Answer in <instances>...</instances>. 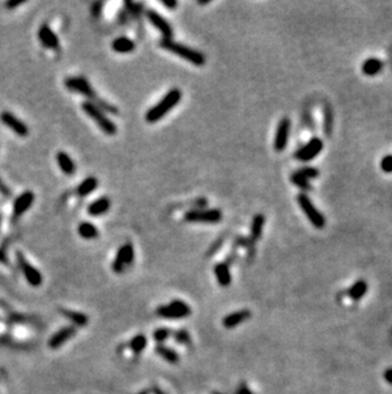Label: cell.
<instances>
[{"instance_id":"cell-14","label":"cell","mask_w":392,"mask_h":394,"mask_svg":"<svg viewBox=\"0 0 392 394\" xmlns=\"http://www.w3.org/2000/svg\"><path fill=\"white\" fill-rule=\"evenodd\" d=\"M38 40H40L41 45H43L47 49H57L60 45L59 39L56 36V33L50 28V26L47 23H43L38 28Z\"/></svg>"},{"instance_id":"cell-45","label":"cell","mask_w":392,"mask_h":394,"mask_svg":"<svg viewBox=\"0 0 392 394\" xmlns=\"http://www.w3.org/2000/svg\"><path fill=\"white\" fill-rule=\"evenodd\" d=\"M1 222H3V216L0 213V229H1Z\"/></svg>"},{"instance_id":"cell-33","label":"cell","mask_w":392,"mask_h":394,"mask_svg":"<svg viewBox=\"0 0 392 394\" xmlns=\"http://www.w3.org/2000/svg\"><path fill=\"white\" fill-rule=\"evenodd\" d=\"M125 10L131 14V16L139 17L143 13V5L139 3H130V1H128Z\"/></svg>"},{"instance_id":"cell-31","label":"cell","mask_w":392,"mask_h":394,"mask_svg":"<svg viewBox=\"0 0 392 394\" xmlns=\"http://www.w3.org/2000/svg\"><path fill=\"white\" fill-rule=\"evenodd\" d=\"M119 252L121 253L126 267L134 262V255H135V252H134V248H132L131 244H129L128 242V244H125V245H122L121 248L119 249Z\"/></svg>"},{"instance_id":"cell-35","label":"cell","mask_w":392,"mask_h":394,"mask_svg":"<svg viewBox=\"0 0 392 394\" xmlns=\"http://www.w3.org/2000/svg\"><path fill=\"white\" fill-rule=\"evenodd\" d=\"M169 335H171V331H169V329H166V328H159V329H157L154 333H153V338H154L157 342H159V343L163 341H166Z\"/></svg>"},{"instance_id":"cell-30","label":"cell","mask_w":392,"mask_h":394,"mask_svg":"<svg viewBox=\"0 0 392 394\" xmlns=\"http://www.w3.org/2000/svg\"><path fill=\"white\" fill-rule=\"evenodd\" d=\"M290 181L293 182V184L296 186L300 188V189L311 190L310 180L307 179V177H304L303 175H300V174L298 173V171H296V173L292 174V176H290Z\"/></svg>"},{"instance_id":"cell-36","label":"cell","mask_w":392,"mask_h":394,"mask_svg":"<svg viewBox=\"0 0 392 394\" xmlns=\"http://www.w3.org/2000/svg\"><path fill=\"white\" fill-rule=\"evenodd\" d=\"M381 170L386 174H392V155H387L381 159Z\"/></svg>"},{"instance_id":"cell-21","label":"cell","mask_w":392,"mask_h":394,"mask_svg":"<svg viewBox=\"0 0 392 394\" xmlns=\"http://www.w3.org/2000/svg\"><path fill=\"white\" fill-rule=\"evenodd\" d=\"M265 216L262 213H257V215L254 216L252 218V223H251V229H250V240L252 242H256L259 238L262 235V230H264V225H265Z\"/></svg>"},{"instance_id":"cell-43","label":"cell","mask_w":392,"mask_h":394,"mask_svg":"<svg viewBox=\"0 0 392 394\" xmlns=\"http://www.w3.org/2000/svg\"><path fill=\"white\" fill-rule=\"evenodd\" d=\"M385 379L386 381H389L390 384H392V369L385 371Z\"/></svg>"},{"instance_id":"cell-38","label":"cell","mask_w":392,"mask_h":394,"mask_svg":"<svg viewBox=\"0 0 392 394\" xmlns=\"http://www.w3.org/2000/svg\"><path fill=\"white\" fill-rule=\"evenodd\" d=\"M0 196L4 197V198H7V199H9L10 197H12V192H10V189L8 188L7 184L3 181L1 177H0Z\"/></svg>"},{"instance_id":"cell-40","label":"cell","mask_w":392,"mask_h":394,"mask_svg":"<svg viewBox=\"0 0 392 394\" xmlns=\"http://www.w3.org/2000/svg\"><path fill=\"white\" fill-rule=\"evenodd\" d=\"M23 3H24L23 0H18V1H13V0H10V1H7V3H5V7H7L8 9H13V8L22 5Z\"/></svg>"},{"instance_id":"cell-29","label":"cell","mask_w":392,"mask_h":394,"mask_svg":"<svg viewBox=\"0 0 392 394\" xmlns=\"http://www.w3.org/2000/svg\"><path fill=\"white\" fill-rule=\"evenodd\" d=\"M145 346H147V338H145V335H135L131 341L129 342V347H130V350L136 355L140 354L142 351H144Z\"/></svg>"},{"instance_id":"cell-32","label":"cell","mask_w":392,"mask_h":394,"mask_svg":"<svg viewBox=\"0 0 392 394\" xmlns=\"http://www.w3.org/2000/svg\"><path fill=\"white\" fill-rule=\"evenodd\" d=\"M225 237H227V236L223 235V236H221V237H218L217 240H215V241L213 242V245H211L210 248H209L208 253H206V256H208V258H211V256H213V255H214L215 253H218L219 250H221L222 246L224 245Z\"/></svg>"},{"instance_id":"cell-16","label":"cell","mask_w":392,"mask_h":394,"mask_svg":"<svg viewBox=\"0 0 392 394\" xmlns=\"http://www.w3.org/2000/svg\"><path fill=\"white\" fill-rule=\"evenodd\" d=\"M111 49L117 54H130L136 49V43L129 37L120 36L112 41Z\"/></svg>"},{"instance_id":"cell-2","label":"cell","mask_w":392,"mask_h":394,"mask_svg":"<svg viewBox=\"0 0 392 394\" xmlns=\"http://www.w3.org/2000/svg\"><path fill=\"white\" fill-rule=\"evenodd\" d=\"M159 46L169 51V53L175 54L177 57L182 58V59L187 60L188 63H191L195 66H204L205 63H206V58H205L204 54H201L200 51L192 49V47L176 42L172 39H162L159 41Z\"/></svg>"},{"instance_id":"cell-42","label":"cell","mask_w":392,"mask_h":394,"mask_svg":"<svg viewBox=\"0 0 392 394\" xmlns=\"http://www.w3.org/2000/svg\"><path fill=\"white\" fill-rule=\"evenodd\" d=\"M0 262L4 263V264H8L7 254H5V250L3 248H0Z\"/></svg>"},{"instance_id":"cell-39","label":"cell","mask_w":392,"mask_h":394,"mask_svg":"<svg viewBox=\"0 0 392 394\" xmlns=\"http://www.w3.org/2000/svg\"><path fill=\"white\" fill-rule=\"evenodd\" d=\"M161 3L163 4L165 7H167L168 9H175V8L178 5V3L175 1V0H162Z\"/></svg>"},{"instance_id":"cell-27","label":"cell","mask_w":392,"mask_h":394,"mask_svg":"<svg viewBox=\"0 0 392 394\" xmlns=\"http://www.w3.org/2000/svg\"><path fill=\"white\" fill-rule=\"evenodd\" d=\"M155 351H157V354H158L163 360H166V361L169 362V364H177L178 362L177 352H175L173 350H171V348L158 345L157 348H155Z\"/></svg>"},{"instance_id":"cell-23","label":"cell","mask_w":392,"mask_h":394,"mask_svg":"<svg viewBox=\"0 0 392 394\" xmlns=\"http://www.w3.org/2000/svg\"><path fill=\"white\" fill-rule=\"evenodd\" d=\"M97 186H98V180L94 176H88L78 185L76 194L79 197H87L92 192H94L97 189Z\"/></svg>"},{"instance_id":"cell-7","label":"cell","mask_w":392,"mask_h":394,"mask_svg":"<svg viewBox=\"0 0 392 394\" xmlns=\"http://www.w3.org/2000/svg\"><path fill=\"white\" fill-rule=\"evenodd\" d=\"M223 218L221 209H191L184 215V219L190 223L205 222V223H217Z\"/></svg>"},{"instance_id":"cell-41","label":"cell","mask_w":392,"mask_h":394,"mask_svg":"<svg viewBox=\"0 0 392 394\" xmlns=\"http://www.w3.org/2000/svg\"><path fill=\"white\" fill-rule=\"evenodd\" d=\"M101 7H102V3H93L92 14H94L96 17H98L99 13H101Z\"/></svg>"},{"instance_id":"cell-4","label":"cell","mask_w":392,"mask_h":394,"mask_svg":"<svg viewBox=\"0 0 392 394\" xmlns=\"http://www.w3.org/2000/svg\"><path fill=\"white\" fill-rule=\"evenodd\" d=\"M297 202L299 204L302 212L304 213L307 218L310 219V222L312 223V226L315 229L321 230L325 227L326 225V219L323 217L322 213L316 208V205L313 204V202L311 200V198L307 196L306 193H300L297 197Z\"/></svg>"},{"instance_id":"cell-1","label":"cell","mask_w":392,"mask_h":394,"mask_svg":"<svg viewBox=\"0 0 392 394\" xmlns=\"http://www.w3.org/2000/svg\"><path fill=\"white\" fill-rule=\"evenodd\" d=\"M182 98V92L178 88H172L167 92L165 97H162L157 105L152 106L145 114L147 123L154 124L162 118H165L172 109H175Z\"/></svg>"},{"instance_id":"cell-20","label":"cell","mask_w":392,"mask_h":394,"mask_svg":"<svg viewBox=\"0 0 392 394\" xmlns=\"http://www.w3.org/2000/svg\"><path fill=\"white\" fill-rule=\"evenodd\" d=\"M250 310H240V312H234L232 314L227 315L225 318L223 319V325L224 328L232 329L236 328L237 325H240L241 323H243L244 320H247L250 318Z\"/></svg>"},{"instance_id":"cell-11","label":"cell","mask_w":392,"mask_h":394,"mask_svg":"<svg viewBox=\"0 0 392 394\" xmlns=\"http://www.w3.org/2000/svg\"><path fill=\"white\" fill-rule=\"evenodd\" d=\"M17 259H18V264H19L20 269L23 272L27 282H28L32 287H38L43 281L40 272L37 271L33 265H31L30 263H28V260L24 258L23 253L17 252Z\"/></svg>"},{"instance_id":"cell-12","label":"cell","mask_w":392,"mask_h":394,"mask_svg":"<svg viewBox=\"0 0 392 394\" xmlns=\"http://www.w3.org/2000/svg\"><path fill=\"white\" fill-rule=\"evenodd\" d=\"M145 16L148 18V20L150 22L152 26H154L159 32L162 33L163 39H172V26L168 23V20H166L165 17H162L161 14L157 13L155 10L153 9H148L145 12Z\"/></svg>"},{"instance_id":"cell-6","label":"cell","mask_w":392,"mask_h":394,"mask_svg":"<svg viewBox=\"0 0 392 394\" xmlns=\"http://www.w3.org/2000/svg\"><path fill=\"white\" fill-rule=\"evenodd\" d=\"M157 315L165 319H182L187 318L191 314V309L186 302L181 300H175L168 305H162L155 310Z\"/></svg>"},{"instance_id":"cell-17","label":"cell","mask_w":392,"mask_h":394,"mask_svg":"<svg viewBox=\"0 0 392 394\" xmlns=\"http://www.w3.org/2000/svg\"><path fill=\"white\" fill-rule=\"evenodd\" d=\"M56 162L59 165V169L61 170L65 175L73 176L75 174L76 171L75 163H74L72 157H70L66 152H64V151H59V152H57V155H56Z\"/></svg>"},{"instance_id":"cell-28","label":"cell","mask_w":392,"mask_h":394,"mask_svg":"<svg viewBox=\"0 0 392 394\" xmlns=\"http://www.w3.org/2000/svg\"><path fill=\"white\" fill-rule=\"evenodd\" d=\"M331 130H333V110L330 105H325L323 107V132L326 137L331 136Z\"/></svg>"},{"instance_id":"cell-37","label":"cell","mask_w":392,"mask_h":394,"mask_svg":"<svg viewBox=\"0 0 392 394\" xmlns=\"http://www.w3.org/2000/svg\"><path fill=\"white\" fill-rule=\"evenodd\" d=\"M175 339L178 343H190V335L186 331H177L175 333Z\"/></svg>"},{"instance_id":"cell-10","label":"cell","mask_w":392,"mask_h":394,"mask_svg":"<svg viewBox=\"0 0 392 394\" xmlns=\"http://www.w3.org/2000/svg\"><path fill=\"white\" fill-rule=\"evenodd\" d=\"M0 121L7 126V128H9L10 130H13L18 137L26 138L30 134V129L26 125V123L22 121L19 118H17L10 111H3V113L0 114Z\"/></svg>"},{"instance_id":"cell-8","label":"cell","mask_w":392,"mask_h":394,"mask_svg":"<svg viewBox=\"0 0 392 394\" xmlns=\"http://www.w3.org/2000/svg\"><path fill=\"white\" fill-rule=\"evenodd\" d=\"M323 149V142L321 138L318 137H315L308 143H306L303 147H300L296 153H294V157L296 159L300 161V162H308V161H312L313 158H316L318 155L321 153V151Z\"/></svg>"},{"instance_id":"cell-19","label":"cell","mask_w":392,"mask_h":394,"mask_svg":"<svg viewBox=\"0 0 392 394\" xmlns=\"http://www.w3.org/2000/svg\"><path fill=\"white\" fill-rule=\"evenodd\" d=\"M214 273L222 287H228L231 285L232 276L231 271H229V264L227 262L217 263L214 267Z\"/></svg>"},{"instance_id":"cell-18","label":"cell","mask_w":392,"mask_h":394,"mask_svg":"<svg viewBox=\"0 0 392 394\" xmlns=\"http://www.w3.org/2000/svg\"><path fill=\"white\" fill-rule=\"evenodd\" d=\"M111 208V200L107 197H102V198L96 199L94 202H92L88 205V215L92 217H98V216L105 215L106 212H109V209Z\"/></svg>"},{"instance_id":"cell-26","label":"cell","mask_w":392,"mask_h":394,"mask_svg":"<svg viewBox=\"0 0 392 394\" xmlns=\"http://www.w3.org/2000/svg\"><path fill=\"white\" fill-rule=\"evenodd\" d=\"M367 290H368V285H367L366 282L360 279V281H356L355 283H354V285L349 288L348 294H349L350 298L358 301V300H360L363 296L366 295Z\"/></svg>"},{"instance_id":"cell-22","label":"cell","mask_w":392,"mask_h":394,"mask_svg":"<svg viewBox=\"0 0 392 394\" xmlns=\"http://www.w3.org/2000/svg\"><path fill=\"white\" fill-rule=\"evenodd\" d=\"M383 63L377 58H369L367 59L362 65V72L364 76L368 77H374L382 70Z\"/></svg>"},{"instance_id":"cell-5","label":"cell","mask_w":392,"mask_h":394,"mask_svg":"<svg viewBox=\"0 0 392 394\" xmlns=\"http://www.w3.org/2000/svg\"><path fill=\"white\" fill-rule=\"evenodd\" d=\"M64 84L72 92L79 93L82 96L87 97L89 102L94 103L99 98L94 88L91 86V83L88 82L86 77H69V78H66Z\"/></svg>"},{"instance_id":"cell-15","label":"cell","mask_w":392,"mask_h":394,"mask_svg":"<svg viewBox=\"0 0 392 394\" xmlns=\"http://www.w3.org/2000/svg\"><path fill=\"white\" fill-rule=\"evenodd\" d=\"M74 335H75V327L74 325L60 329L59 332H56L55 335L50 338L49 347L53 348V350H56V348H59L61 345H64L66 341H69Z\"/></svg>"},{"instance_id":"cell-9","label":"cell","mask_w":392,"mask_h":394,"mask_svg":"<svg viewBox=\"0 0 392 394\" xmlns=\"http://www.w3.org/2000/svg\"><path fill=\"white\" fill-rule=\"evenodd\" d=\"M290 126L292 123L289 118H283L278 124L275 137H274V149L277 152H283L284 149L287 148L290 137Z\"/></svg>"},{"instance_id":"cell-13","label":"cell","mask_w":392,"mask_h":394,"mask_svg":"<svg viewBox=\"0 0 392 394\" xmlns=\"http://www.w3.org/2000/svg\"><path fill=\"white\" fill-rule=\"evenodd\" d=\"M35 202V193L31 190H26L20 194L18 198L14 200L13 204V216L14 217H20L22 215L28 211L32 207Z\"/></svg>"},{"instance_id":"cell-24","label":"cell","mask_w":392,"mask_h":394,"mask_svg":"<svg viewBox=\"0 0 392 394\" xmlns=\"http://www.w3.org/2000/svg\"><path fill=\"white\" fill-rule=\"evenodd\" d=\"M78 234L82 238H86V240H93V238H97L99 236V231L97 230V227L91 222H80L79 226H78Z\"/></svg>"},{"instance_id":"cell-44","label":"cell","mask_w":392,"mask_h":394,"mask_svg":"<svg viewBox=\"0 0 392 394\" xmlns=\"http://www.w3.org/2000/svg\"><path fill=\"white\" fill-rule=\"evenodd\" d=\"M238 394H251V392L248 391L247 387H242L240 391H238Z\"/></svg>"},{"instance_id":"cell-3","label":"cell","mask_w":392,"mask_h":394,"mask_svg":"<svg viewBox=\"0 0 392 394\" xmlns=\"http://www.w3.org/2000/svg\"><path fill=\"white\" fill-rule=\"evenodd\" d=\"M82 110L83 113L96 123V125L105 133L106 136H116L117 126L115 125V123H112L109 116L106 115L102 110L98 109L94 103L86 101L82 103Z\"/></svg>"},{"instance_id":"cell-34","label":"cell","mask_w":392,"mask_h":394,"mask_svg":"<svg viewBox=\"0 0 392 394\" xmlns=\"http://www.w3.org/2000/svg\"><path fill=\"white\" fill-rule=\"evenodd\" d=\"M298 173H299L300 175H303L304 177H307L308 180L316 179V177H318V175H320L318 170L313 169V167H303V169L298 170Z\"/></svg>"},{"instance_id":"cell-25","label":"cell","mask_w":392,"mask_h":394,"mask_svg":"<svg viewBox=\"0 0 392 394\" xmlns=\"http://www.w3.org/2000/svg\"><path fill=\"white\" fill-rule=\"evenodd\" d=\"M60 313L65 316L66 319H69L70 321H73V325L74 327H86L88 324V316L83 313H78V312H73V310H66V309H63L60 310Z\"/></svg>"}]
</instances>
